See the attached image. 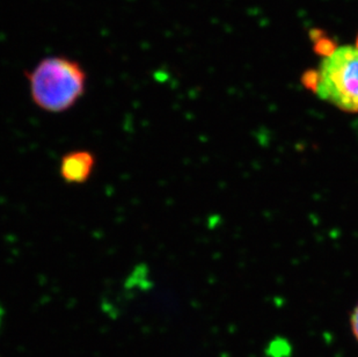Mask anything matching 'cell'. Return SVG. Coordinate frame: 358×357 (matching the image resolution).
<instances>
[{
	"mask_svg": "<svg viewBox=\"0 0 358 357\" xmlns=\"http://www.w3.org/2000/svg\"><path fill=\"white\" fill-rule=\"evenodd\" d=\"M31 102L48 114L71 111L87 91V72L65 55H51L24 72Z\"/></svg>",
	"mask_w": 358,
	"mask_h": 357,
	"instance_id": "cell-1",
	"label": "cell"
},
{
	"mask_svg": "<svg viewBox=\"0 0 358 357\" xmlns=\"http://www.w3.org/2000/svg\"><path fill=\"white\" fill-rule=\"evenodd\" d=\"M321 99L345 111H358V48H334L312 77Z\"/></svg>",
	"mask_w": 358,
	"mask_h": 357,
	"instance_id": "cell-2",
	"label": "cell"
},
{
	"mask_svg": "<svg viewBox=\"0 0 358 357\" xmlns=\"http://www.w3.org/2000/svg\"><path fill=\"white\" fill-rule=\"evenodd\" d=\"M96 157L90 150H73L62 157L59 176L68 185H84L92 178Z\"/></svg>",
	"mask_w": 358,
	"mask_h": 357,
	"instance_id": "cell-3",
	"label": "cell"
},
{
	"mask_svg": "<svg viewBox=\"0 0 358 357\" xmlns=\"http://www.w3.org/2000/svg\"><path fill=\"white\" fill-rule=\"evenodd\" d=\"M349 328H350L352 337L358 344V302L349 314Z\"/></svg>",
	"mask_w": 358,
	"mask_h": 357,
	"instance_id": "cell-4",
	"label": "cell"
},
{
	"mask_svg": "<svg viewBox=\"0 0 358 357\" xmlns=\"http://www.w3.org/2000/svg\"><path fill=\"white\" fill-rule=\"evenodd\" d=\"M357 40H358V38H357ZM357 48H358V41H357Z\"/></svg>",
	"mask_w": 358,
	"mask_h": 357,
	"instance_id": "cell-5",
	"label": "cell"
}]
</instances>
